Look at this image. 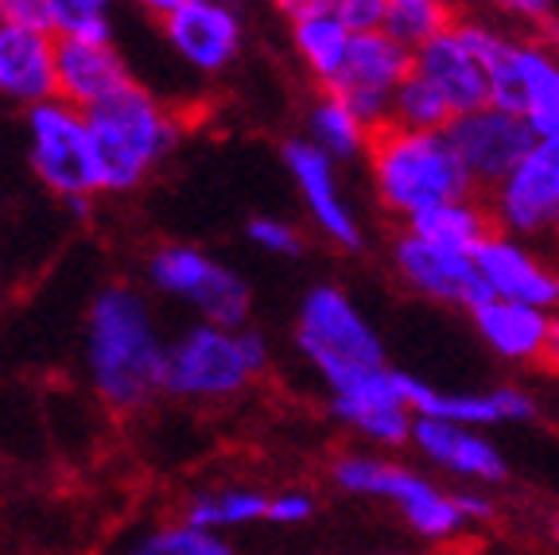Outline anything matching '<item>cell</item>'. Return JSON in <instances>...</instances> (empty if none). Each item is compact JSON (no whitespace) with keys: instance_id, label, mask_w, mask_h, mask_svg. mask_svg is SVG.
Returning <instances> with one entry per match:
<instances>
[{"instance_id":"cell-1","label":"cell","mask_w":559,"mask_h":555,"mask_svg":"<svg viewBox=\"0 0 559 555\" xmlns=\"http://www.w3.org/2000/svg\"><path fill=\"white\" fill-rule=\"evenodd\" d=\"M82 354L90 389L117 416L144 412L164 392L167 342L152 304L132 284H109L90 299Z\"/></svg>"},{"instance_id":"cell-2","label":"cell","mask_w":559,"mask_h":555,"mask_svg":"<svg viewBox=\"0 0 559 555\" xmlns=\"http://www.w3.org/2000/svg\"><path fill=\"white\" fill-rule=\"evenodd\" d=\"M366 172L377 206L401 222V229L443 202L478 194L447 132L381 125L366 152Z\"/></svg>"},{"instance_id":"cell-3","label":"cell","mask_w":559,"mask_h":555,"mask_svg":"<svg viewBox=\"0 0 559 555\" xmlns=\"http://www.w3.org/2000/svg\"><path fill=\"white\" fill-rule=\"evenodd\" d=\"M86 117L102 194L136 191L183 140V117L136 79Z\"/></svg>"},{"instance_id":"cell-4","label":"cell","mask_w":559,"mask_h":555,"mask_svg":"<svg viewBox=\"0 0 559 555\" xmlns=\"http://www.w3.org/2000/svg\"><path fill=\"white\" fill-rule=\"evenodd\" d=\"M292 339H296L299 357L326 385V397L389 365L377 327L354 304V295L338 284H314L299 299Z\"/></svg>"},{"instance_id":"cell-5","label":"cell","mask_w":559,"mask_h":555,"mask_svg":"<svg viewBox=\"0 0 559 555\" xmlns=\"http://www.w3.org/2000/svg\"><path fill=\"white\" fill-rule=\"evenodd\" d=\"M269 342L249 327L194 322L167 342L164 392L179 400H234L269 374Z\"/></svg>"},{"instance_id":"cell-6","label":"cell","mask_w":559,"mask_h":555,"mask_svg":"<svg viewBox=\"0 0 559 555\" xmlns=\"http://www.w3.org/2000/svg\"><path fill=\"white\" fill-rule=\"evenodd\" d=\"M144 272L159 295L191 304L199 322H218V327H245L249 322V311H253L249 280L199 245H159L144 264Z\"/></svg>"},{"instance_id":"cell-7","label":"cell","mask_w":559,"mask_h":555,"mask_svg":"<svg viewBox=\"0 0 559 555\" xmlns=\"http://www.w3.org/2000/svg\"><path fill=\"white\" fill-rule=\"evenodd\" d=\"M27 164L62 202L102 194L90 117L62 97L27 109Z\"/></svg>"},{"instance_id":"cell-8","label":"cell","mask_w":559,"mask_h":555,"mask_svg":"<svg viewBox=\"0 0 559 555\" xmlns=\"http://www.w3.org/2000/svg\"><path fill=\"white\" fill-rule=\"evenodd\" d=\"M501 32L506 27L466 12L454 27H447L431 44L412 51V70L419 79H428L454 105V114L463 117L471 109H478V105L493 102L489 62H493V47H498Z\"/></svg>"},{"instance_id":"cell-9","label":"cell","mask_w":559,"mask_h":555,"mask_svg":"<svg viewBox=\"0 0 559 555\" xmlns=\"http://www.w3.org/2000/svg\"><path fill=\"white\" fill-rule=\"evenodd\" d=\"M489 79L493 102L521 114L536 137H559V47L548 35L501 32Z\"/></svg>"},{"instance_id":"cell-10","label":"cell","mask_w":559,"mask_h":555,"mask_svg":"<svg viewBox=\"0 0 559 555\" xmlns=\"http://www.w3.org/2000/svg\"><path fill=\"white\" fill-rule=\"evenodd\" d=\"M493 229L521 241L559 237V137H536L513 172L486 194Z\"/></svg>"},{"instance_id":"cell-11","label":"cell","mask_w":559,"mask_h":555,"mask_svg":"<svg viewBox=\"0 0 559 555\" xmlns=\"http://www.w3.org/2000/svg\"><path fill=\"white\" fill-rule=\"evenodd\" d=\"M331 412L373 451H401L412 447L416 409H412V377L381 365L373 374L349 381L346 389L331 392Z\"/></svg>"},{"instance_id":"cell-12","label":"cell","mask_w":559,"mask_h":555,"mask_svg":"<svg viewBox=\"0 0 559 555\" xmlns=\"http://www.w3.org/2000/svg\"><path fill=\"white\" fill-rule=\"evenodd\" d=\"M408 74H412L408 47H401L393 35L384 32H366V35H354V47H349L346 62H342L338 79L323 94L342 97L373 129H381L393 117L396 94L408 82Z\"/></svg>"},{"instance_id":"cell-13","label":"cell","mask_w":559,"mask_h":555,"mask_svg":"<svg viewBox=\"0 0 559 555\" xmlns=\"http://www.w3.org/2000/svg\"><path fill=\"white\" fill-rule=\"evenodd\" d=\"M284 167H288L292 182H296V194L304 202L311 226L342 252H358L366 241V229H361V217L349 202L346 187H342L338 164L326 156L323 147H314L307 137H296L284 144Z\"/></svg>"},{"instance_id":"cell-14","label":"cell","mask_w":559,"mask_h":555,"mask_svg":"<svg viewBox=\"0 0 559 555\" xmlns=\"http://www.w3.org/2000/svg\"><path fill=\"white\" fill-rule=\"evenodd\" d=\"M447 137H451L459 160H463L474 191L486 194L489 187L506 179L516 160L533 147L536 132L521 114H513V109H506V105H498V102H489V105L471 109V114L454 117Z\"/></svg>"},{"instance_id":"cell-15","label":"cell","mask_w":559,"mask_h":555,"mask_svg":"<svg viewBox=\"0 0 559 555\" xmlns=\"http://www.w3.org/2000/svg\"><path fill=\"white\" fill-rule=\"evenodd\" d=\"M159 32L175 59L206 79L226 74L245 47L241 16L234 4H222V0H183L179 9L159 20Z\"/></svg>"},{"instance_id":"cell-16","label":"cell","mask_w":559,"mask_h":555,"mask_svg":"<svg viewBox=\"0 0 559 555\" xmlns=\"http://www.w3.org/2000/svg\"><path fill=\"white\" fill-rule=\"evenodd\" d=\"M474 269L481 280V295H498V299L559 315V269L544 261L533 241L493 234L474 252Z\"/></svg>"},{"instance_id":"cell-17","label":"cell","mask_w":559,"mask_h":555,"mask_svg":"<svg viewBox=\"0 0 559 555\" xmlns=\"http://www.w3.org/2000/svg\"><path fill=\"white\" fill-rule=\"evenodd\" d=\"M389 261H393V272L401 276V284L424 295V299H431V304L463 307L466 311L474 299H481V280L478 269H474V257L431 245L428 237L412 234V229H401L393 237Z\"/></svg>"},{"instance_id":"cell-18","label":"cell","mask_w":559,"mask_h":555,"mask_svg":"<svg viewBox=\"0 0 559 555\" xmlns=\"http://www.w3.org/2000/svg\"><path fill=\"white\" fill-rule=\"evenodd\" d=\"M412 451L443 474L466 482V486H498L509 474L498 442L486 439L478 427L451 424V420L419 416L416 432H412Z\"/></svg>"},{"instance_id":"cell-19","label":"cell","mask_w":559,"mask_h":555,"mask_svg":"<svg viewBox=\"0 0 559 555\" xmlns=\"http://www.w3.org/2000/svg\"><path fill=\"white\" fill-rule=\"evenodd\" d=\"M59 35L47 27L0 24V97L12 105H35L59 97Z\"/></svg>"},{"instance_id":"cell-20","label":"cell","mask_w":559,"mask_h":555,"mask_svg":"<svg viewBox=\"0 0 559 555\" xmlns=\"http://www.w3.org/2000/svg\"><path fill=\"white\" fill-rule=\"evenodd\" d=\"M412 409L416 416L451 420L463 427H501V424H524L536 416V400L513 385H493V389H439L412 377Z\"/></svg>"},{"instance_id":"cell-21","label":"cell","mask_w":559,"mask_h":555,"mask_svg":"<svg viewBox=\"0 0 559 555\" xmlns=\"http://www.w3.org/2000/svg\"><path fill=\"white\" fill-rule=\"evenodd\" d=\"M59 97L90 114L132 82L129 62L114 39H59Z\"/></svg>"},{"instance_id":"cell-22","label":"cell","mask_w":559,"mask_h":555,"mask_svg":"<svg viewBox=\"0 0 559 555\" xmlns=\"http://www.w3.org/2000/svg\"><path fill=\"white\" fill-rule=\"evenodd\" d=\"M478 339L486 342L501 362L513 365H533L540 362L544 342H548L551 315L540 307L513 304V299H498V295H481L466 307Z\"/></svg>"},{"instance_id":"cell-23","label":"cell","mask_w":559,"mask_h":555,"mask_svg":"<svg viewBox=\"0 0 559 555\" xmlns=\"http://www.w3.org/2000/svg\"><path fill=\"white\" fill-rule=\"evenodd\" d=\"M288 35H292V51H296V59L304 62L307 74L319 82V90L331 86V82L338 79L349 47H354V32H349L346 20L334 12L331 0L292 12Z\"/></svg>"},{"instance_id":"cell-24","label":"cell","mask_w":559,"mask_h":555,"mask_svg":"<svg viewBox=\"0 0 559 555\" xmlns=\"http://www.w3.org/2000/svg\"><path fill=\"white\" fill-rule=\"evenodd\" d=\"M419 477L424 474L396 462L389 451H373V447H354V451H338L331 459L334 489L349 497H373L393 509H401L404 497L419 486Z\"/></svg>"},{"instance_id":"cell-25","label":"cell","mask_w":559,"mask_h":555,"mask_svg":"<svg viewBox=\"0 0 559 555\" xmlns=\"http://www.w3.org/2000/svg\"><path fill=\"white\" fill-rule=\"evenodd\" d=\"M404 229L428 237L431 245H443V249H451V252H463V257H474L489 237L498 234L481 194H463V199L443 202V206L428 210V214L416 217V222L404 226Z\"/></svg>"},{"instance_id":"cell-26","label":"cell","mask_w":559,"mask_h":555,"mask_svg":"<svg viewBox=\"0 0 559 555\" xmlns=\"http://www.w3.org/2000/svg\"><path fill=\"white\" fill-rule=\"evenodd\" d=\"M183 521L206 532H226L245 529V524L269 521V494L249 482H226V486L199 489L191 501L183 505Z\"/></svg>"},{"instance_id":"cell-27","label":"cell","mask_w":559,"mask_h":555,"mask_svg":"<svg viewBox=\"0 0 559 555\" xmlns=\"http://www.w3.org/2000/svg\"><path fill=\"white\" fill-rule=\"evenodd\" d=\"M373 125L346 105L334 94H319L314 105L307 109V140L314 147H323L334 164H346V160H366L369 144H373Z\"/></svg>"},{"instance_id":"cell-28","label":"cell","mask_w":559,"mask_h":555,"mask_svg":"<svg viewBox=\"0 0 559 555\" xmlns=\"http://www.w3.org/2000/svg\"><path fill=\"white\" fill-rule=\"evenodd\" d=\"M466 16V0H384V35L396 44L419 51L436 35L454 27Z\"/></svg>"},{"instance_id":"cell-29","label":"cell","mask_w":559,"mask_h":555,"mask_svg":"<svg viewBox=\"0 0 559 555\" xmlns=\"http://www.w3.org/2000/svg\"><path fill=\"white\" fill-rule=\"evenodd\" d=\"M117 555H234V547L218 532L194 529V524H187L179 517V521H167L148 532H140Z\"/></svg>"},{"instance_id":"cell-30","label":"cell","mask_w":559,"mask_h":555,"mask_svg":"<svg viewBox=\"0 0 559 555\" xmlns=\"http://www.w3.org/2000/svg\"><path fill=\"white\" fill-rule=\"evenodd\" d=\"M454 117H459L454 105L428 79H419L416 70H412L408 82L396 94L389 125H401V129H416V132H447L454 125Z\"/></svg>"},{"instance_id":"cell-31","label":"cell","mask_w":559,"mask_h":555,"mask_svg":"<svg viewBox=\"0 0 559 555\" xmlns=\"http://www.w3.org/2000/svg\"><path fill=\"white\" fill-rule=\"evenodd\" d=\"M59 39H114V0H51Z\"/></svg>"},{"instance_id":"cell-32","label":"cell","mask_w":559,"mask_h":555,"mask_svg":"<svg viewBox=\"0 0 559 555\" xmlns=\"http://www.w3.org/2000/svg\"><path fill=\"white\" fill-rule=\"evenodd\" d=\"M474 16L513 35H544L559 16V0H471Z\"/></svg>"},{"instance_id":"cell-33","label":"cell","mask_w":559,"mask_h":555,"mask_svg":"<svg viewBox=\"0 0 559 555\" xmlns=\"http://www.w3.org/2000/svg\"><path fill=\"white\" fill-rule=\"evenodd\" d=\"M245 234H249V245H257V249L269 252V257H299V252H304L299 229L276 214L253 217V222L245 226Z\"/></svg>"},{"instance_id":"cell-34","label":"cell","mask_w":559,"mask_h":555,"mask_svg":"<svg viewBox=\"0 0 559 555\" xmlns=\"http://www.w3.org/2000/svg\"><path fill=\"white\" fill-rule=\"evenodd\" d=\"M314 517V497L311 489H299V486H288V489H276V494H269V521L272 524H284V529H292V524H304Z\"/></svg>"},{"instance_id":"cell-35","label":"cell","mask_w":559,"mask_h":555,"mask_svg":"<svg viewBox=\"0 0 559 555\" xmlns=\"http://www.w3.org/2000/svg\"><path fill=\"white\" fill-rule=\"evenodd\" d=\"M331 4L354 35L381 32L384 27V0H331Z\"/></svg>"},{"instance_id":"cell-36","label":"cell","mask_w":559,"mask_h":555,"mask_svg":"<svg viewBox=\"0 0 559 555\" xmlns=\"http://www.w3.org/2000/svg\"><path fill=\"white\" fill-rule=\"evenodd\" d=\"M0 24L47 27L51 32V0H0Z\"/></svg>"},{"instance_id":"cell-37","label":"cell","mask_w":559,"mask_h":555,"mask_svg":"<svg viewBox=\"0 0 559 555\" xmlns=\"http://www.w3.org/2000/svg\"><path fill=\"white\" fill-rule=\"evenodd\" d=\"M540 365L548 369V374L559 377V315H551V330H548V342H544Z\"/></svg>"},{"instance_id":"cell-38","label":"cell","mask_w":559,"mask_h":555,"mask_svg":"<svg viewBox=\"0 0 559 555\" xmlns=\"http://www.w3.org/2000/svg\"><path fill=\"white\" fill-rule=\"evenodd\" d=\"M132 9H140V12H148V16H156V20H164L167 12H175L183 0H129Z\"/></svg>"},{"instance_id":"cell-39","label":"cell","mask_w":559,"mask_h":555,"mask_svg":"<svg viewBox=\"0 0 559 555\" xmlns=\"http://www.w3.org/2000/svg\"><path fill=\"white\" fill-rule=\"evenodd\" d=\"M276 9H284L292 16V12H299V9H307V4H323V0H272Z\"/></svg>"},{"instance_id":"cell-40","label":"cell","mask_w":559,"mask_h":555,"mask_svg":"<svg viewBox=\"0 0 559 555\" xmlns=\"http://www.w3.org/2000/svg\"><path fill=\"white\" fill-rule=\"evenodd\" d=\"M544 35H548L551 44H556V47H559V16H556V20H551V27H548V32H544Z\"/></svg>"},{"instance_id":"cell-41","label":"cell","mask_w":559,"mask_h":555,"mask_svg":"<svg viewBox=\"0 0 559 555\" xmlns=\"http://www.w3.org/2000/svg\"><path fill=\"white\" fill-rule=\"evenodd\" d=\"M551 536L559 540V517H551Z\"/></svg>"},{"instance_id":"cell-42","label":"cell","mask_w":559,"mask_h":555,"mask_svg":"<svg viewBox=\"0 0 559 555\" xmlns=\"http://www.w3.org/2000/svg\"><path fill=\"white\" fill-rule=\"evenodd\" d=\"M222 4H234V0H222Z\"/></svg>"}]
</instances>
